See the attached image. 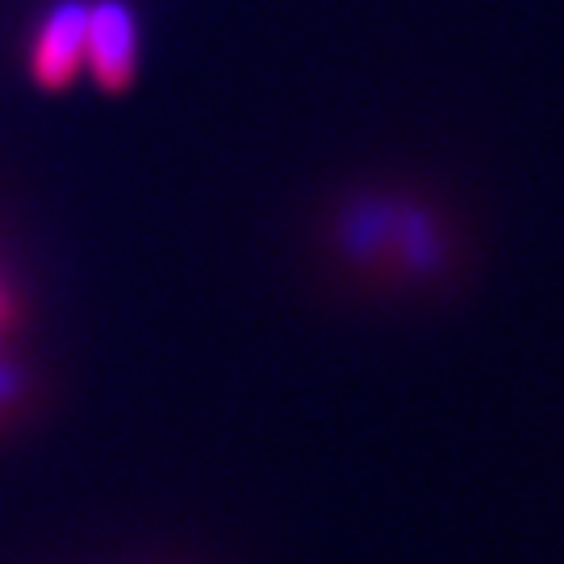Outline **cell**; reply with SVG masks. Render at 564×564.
<instances>
[{
	"instance_id": "cell-3",
	"label": "cell",
	"mask_w": 564,
	"mask_h": 564,
	"mask_svg": "<svg viewBox=\"0 0 564 564\" xmlns=\"http://www.w3.org/2000/svg\"><path fill=\"white\" fill-rule=\"evenodd\" d=\"M88 59V0H55L25 39V76L42 93H67Z\"/></svg>"
},
{
	"instance_id": "cell-1",
	"label": "cell",
	"mask_w": 564,
	"mask_h": 564,
	"mask_svg": "<svg viewBox=\"0 0 564 564\" xmlns=\"http://www.w3.org/2000/svg\"><path fill=\"white\" fill-rule=\"evenodd\" d=\"M326 251L351 284L398 297L447 289L460 272L456 218L410 184H360L326 214Z\"/></svg>"
},
{
	"instance_id": "cell-2",
	"label": "cell",
	"mask_w": 564,
	"mask_h": 564,
	"mask_svg": "<svg viewBox=\"0 0 564 564\" xmlns=\"http://www.w3.org/2000/svg\"><path fill=\"white\" fill-rule=\"evenodd\" d=\"M46 402L39 360L25 347V293L0 260V435L30 423Z\"/></svg>"
},
{
	"instance_id": "cell-4",
	"label": "cell",
	"mask_w": 564,
	"mask_h": 564,
	"mask_svg": "<svg viewBox=\"0 0 564 564\" xmlns=\"http://www.w3.org/2000/svg\"><path fill=\"white\" fill-rule=\"evenodd\" d=\"M84 76L118 97L139 76V18L126 0H88V59Z\"/></svg>"
}]
</instances>
